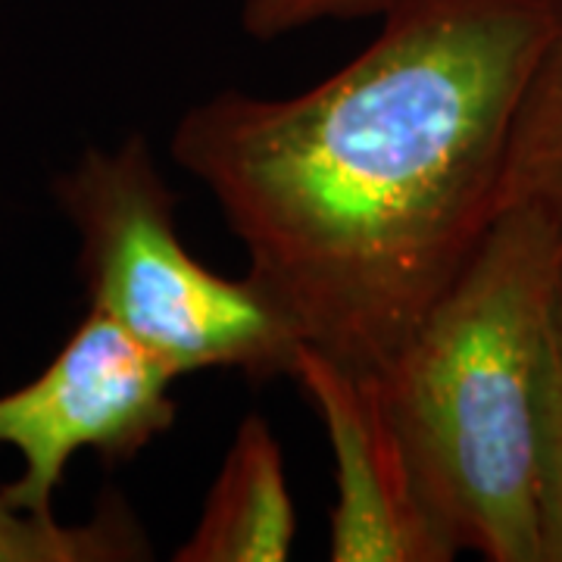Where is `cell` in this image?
<instances>
[{"label":"cell","mask_w":562,"mask_h":562,"mask_svg":"<svg viewBox=\"0 0 562 562\" xmlns=\"http://www.w3.org/2000/svg\"><path fill=\"white\" fill-rule=\"evenodd\" d=\"M379 35L291 98L220 91L172 160L331 360L382 372L497 216L503 162L560 0H394Z\"/></svg>","instance_id":"6da1fadb"},{"label":"cell","mask_w":562,"mask_h":562,"mask_svg":"<svg viewBox=\"0 0 562 562\" xmlns=\"http://www.w3.org/2000/svg\"><path fill=\"white\" fill-rule=\"evenodd\" d=\"M560 269L553 222L503 206L379 372L422 503L457 553L541 562L538 401Z\"/></svg>","instance_id":"7a4b0ae2"},{"label":"cell","mask_w":562,"mask_h":562,"mask_svg":"<svg viewBox=\"0 0 562 562\" xmlns=\"http://www.w3.org/2000/svg\"><path fill=\"white\" fill-rule=\"evenodd\" d=\"M54 198L79 235L88 310L122 325L176 375H291L301 335L260 281L225 279L179 238V194L147 138L88 147L54 179Z\"/></svg>","instance_id":"3957f363"},{"label":"cell","mask_w":562,"mask_h":562,"mask_svg":"<svg viewBox=\"0 0 562 562\" xmlns=\"http://www.w3.org/2000/svg\"><path fill=\"white\" fill-rule=\"evenodd\" d=\"M179 375L122 325L88 310L32 382L0 394V447L16 450L20 479L0 494L16 509L57 519L54 501L81 450L106 465L135 460L176 425Z\"/></svg>","instance_id":"277c9868"},{"label":"cell","mask_w":562,"mask_h":562,"mask_svg":"<svg viewBox=\"0 0 562 562\" xmlns=\"http://www.w3.org/2000/svg\"><path fill=\"white\" fill-rule=\"evenodd\" d=\"M319 413L335 457L328 516L331 562H450L447 543L422 503L409 460L384 406L379 372L350 369L301 344L291 375Z\"/></svg>","instance_id":"5b68a950"},{"label":"cell","mask_w":562,"mask_h":562,"mask_svg":"<svg viewBox=\"0 0 562 562\" xmlns=\"http://www.w3.org/2000/svg\"><path fill=\"white\" fill-rule=\"evenodd\" d=\"M297 509L279 438L262 416H244L201 519L176 562H284L294 553Z\"/></svg>","instance_id":"8992f818"},{"label":"cell","mask_w":562,"mask_h":562,"mask_svg":"<svg viewBox=\"0 0 562 562\" xmlns=\"http://www.w3.org/2000/svg\"><path fill=\"white\" fill-rule=\"evenodd\" d=\"M535 206L562 238V22L528 81L503 162L497 213Z\"/></svg>","instance_id":"52a82bcc"},{"label":"cell","mask_w":562,"mask_h":562,"mask_svg":"<svg viewBox=\"0 0 562 562\" xmlns=\"http://www.w3.org/2000/svg\"><path fill=\"white\" fill-rule=\"evenodd\" d=\"M128 560H150V543L122 497H103L88 522L66 525L29 516L0 494V562Z\"/></svg>","instance_id":"ba28073f"},{"label":"cell","mask_w":562,"mask_h":562,"mask_svg":"<svg viewBox=\"0 0 562 562\" xmlns=\"http://www.w3.org/2000/svg\"><path fill=\"white\" fill-rule=\"evenodd\" d=\"M538 531L541 562H562V269L543 335L538 401Z\"/></svg>","instance_id":"9c48e42d"},{"label":"cell","mask_w":562,"mask_h":562,"mask_svg":"<svg viewBox=\"0 0 562 562\" xmlns=\"http://www.w3.org/2000/svg\"><path fill=\"white\" fill-rule=\"evenodd\" d=\"M391 3L394 0H244L241 29L250 38L276 41L325 20L379 16Z\"/></svg>","instance_id":"30bf717a"}]
</instances>
